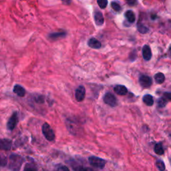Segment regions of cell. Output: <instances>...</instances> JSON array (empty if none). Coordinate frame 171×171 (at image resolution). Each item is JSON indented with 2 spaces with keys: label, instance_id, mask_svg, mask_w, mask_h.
I'll list each match as a JSON object with an SVG mask.
<instances>
[{
  "label": "cell",
  "instance_id": "obj_1",
  "mask_svg": "<svg viewBox=\"0 0 171 171\" xmlns=\"http://www.w3.org/2000/svg\"><path fill=\"white\" fill-rule=\"evenodd\" d=\"M23 163V158L18 154H12L9 157V169L12 171H19Z\"/></svg>",
  "mask_w": 171,
  "mask_h": 171
},
{
  "label": "cell",
  "instance_id": "obj_2",
  "mask_svg": "<svg viewBox=\"0 0 171 171\" xmlns=\"http://www.w3.org/2000/svg\"><path fill=\"white\" fill-rule=\"evenodd\" d=\"M42 133L44 136V137L46 138L48 141H53L54 140L56 136H55V133L54 130L51 128V127L48 123H44L42 126Z\"/></svg>",
  "mask_w": 171,
  "mask_h": 171
},
{
  "label": "cell",
  "instance_id": "obj_3",
  "mask_svg": "<svg viewBox=\"0 0 171 171\" xmlns=\"http://www.w3.org/2000/svg\"><path fill=\"white\" fill-rule=\"evenodd\" d=\"M88 161L92 167L98 168H103L106 165V161L102 159L97 157H90L88 158Z\"/></svg>",
  "mask_w": 171,
  "mask_h": 171
},
{
  "label": "cell",
  "instance_id": "obj_4",
  "mask_svg": "<svg viewBox=\"0 0 171 171\" xmlns=\"http://www.w3.org/2000/svg\"><path fill=\"white\" fill-rule=\"evenodd\" d=\"M104 102L111 107H115L117 105V99L112 94L108 92L104 96Z\"/></svg>",
  "mask_w": 171,
  "mask_h": 171
},
{
  "label": "cell",
  "instance_id": "obj_5",
  "mask_svg": "<svg viewBox=\"0 0 171 171\" xmlns=\"http://www.w3.org/2000/svg\"><path fill=\"white\" fill-rule=\"evenodd\" d=\"M18 122V115L17 112H13L12 115V117L9 119L8 124H7V128L9 130H13L15 127H16V125Z\"/></svg>",
  "mask_w": 171,
  "mask_h": 171
},
{
  "label": "cell",
  "instance_id": "obj_6",
  "mask_svg": "<svg viewBox=\"0 0 171 171\" xmlns=\"http://www.w3.org/2000/svg\"><path fill=\"white\" fill-rule=\"evenodd\" d=\"M139 83L142 88H147L151 86L153 84V80L150 77L146 76V75H142L139 78Z\"/></svg>",
  "mask_w": 171,
  "mask_h": 171
},
{
  "label": "cell",
  "instance_id": "obj_7",
  "mask_svg": "<svg viewBox=\"0 0 171 171\" xmlns=\"http://www.w3.org/2000/svg\"><path fill=\"white\" fill-rule=\"evenodd\" d=\"M86 96V89L83 86H80L76 90L75 97L78 102H82L84 100Z\"/></svg>",
  "mask_w": 171,
  "mask_h": 171
},
{
  "label": "cell",
  "instance_id": "obj_8",
  "mask_svg": "<svg viewBox=\"0 0 171 171\" xmlns=\"http://www.w3.org/2000/svg\"><path fill=\"white\" fill-rule=\"evenodd\" d=\"M94 18L96 24L98 26H102L104 22V19L102 13L99 11H95L94 13Z\"/></svg>",
  "mask_w": 171,
  "mask_h": 171
},
{
  "label": "cell",
  "instance_id": "obj_9",
  "mask_svg": "<svg viewBox=\"0 0 171 171\" xmlns=\"http://www.w3.org/2000/svg\"><path fill=\"white\" fill-rule=\"evenodd\" d=\"M12 142L9 139H0V150H9L12 148Z\"/></svg>",
  "mask_w": 171,
  "mask_h": 171
},
{
  "label": "cell",
  "instance_id": "obj_10",
  "mask_svg": "<svg viewBox=\"0 0 171 171\" xmlns=\"http://www.w3.org/2000/svg\"><path fill=\"white\" fill-rule=\"evenodd\" d=\"M142 56L146 61H148L152 58V52L148 45H145L142 48Z\"/></svg>",
  "mask_w": 171,
  "mask_h": 171
},
{
  "label": "cell",
  "instance_id": "obj_11",
  "mask_svg": "<svg viewBox=\"0 0 171 171\" xmlns=\"http://www.w3.org/2000/svg\"><path fill=\"white\" fill-rule=\"evenodd\" d=\"M88 45L89 47H90L91 48H93V49H99L102 46V44H101V43H100V42L98 41L97 39H96L94 38H90L88 40Z\"/></svg>",
  "mask_w": 171,
  "mask_h": 171
},
{
  "label": "cell",
  "instance_id": "obj_12",
  "mask_svg": "<svg viewBox=\"0 0 171 171\" xmlns=\"http://www.w3.org/2000/svg\"><path fill=\"white\" fill-rule=\"evenodd\" d=\"M114 90L116 94L120 96H124L128 93V90L124 86L122 85H117L114 88Z\"/></svg>",
  "mask_w": 171,
  "mask_h": 171
},
{
  "label": "cell",
  "instance_id": "obj_13",
  "mask_svg": "<svg viewBox=\"0 0 171 171\" xmlns=\"http://www.w3.org/2000/svg\"><path fill=\"white\" fill-rule=\"evenodd\" d=\"M13 92L19 97H23L26 95V90L20 85H16L13 90Z\"/></svg>",
  "mask_w": 171,
  "mask_h": 171
},
{
  "label": "cell",
  "instance_id": "obj_14",
  "mask_svg": "<svg viewBox=\"0 0 171 171\" xmlns=\"http://www.w3.org/2000/svg\"><path fill=\"white\" fill-rule=\"evenodd\" d=\"M125 17L130 23H134L135 22V14L131 10H128V11L126 12Z\"/></svg>",
  "mask_w": 171,
  "mask_h": 171
},
{
  "label": "cell",
  "instance_id": "obj_15",
  "mask_svg": "<svg viewBox=\"0 0 171 171\" xmlns=\"http://www.w3.org/2000/svg\"><path fill=\"white\" fill-rule=\"evenodd\" d=\"M142 100H143L144 103L146 105L148 106H153L154 104L153 97L151 95L147 94V95L144 96V97H143Z\"/></svg>",
  "mask_w": 171,
  "mask_h": 171
},
{
  "label": "cell",
  "instance_id": "obj_16",
  "mask_svg": "<svg viewBox=\"0 0 171 171\" xmlns=\"http://www.w3.org/2000/svg\"><path fill=\"white\" fill-rule=\"evenodd\" d=\"M66 36V34L65 32H56V33H53L50 34L49 35V38L51 39H58L60 38H62Z\"/></svg>",
  "mask_w": 171,
  "mask_h": 171
},
{
  "label": "cell",
  "instance_id": "obj_17",
  "mask_svg": "<svg viewBox=\"0 0 171 171\" xmlns=\"http://www.w3.org/2000/svg\"><path fill=\"white\" fill-rule=\"evenodd\" d=\"M154 80L155 82L158 84H161L164 82L165 77L163 73H157L154 75Z\"/></svg>",
  "mask_w": 171,
  "mask_h": 171
},
{
  "label": "cell",
  "instance_id": "obj_18",
  "mask_svg": "<svg viewBox=\"0 0 171 171\" xmlns=\"http://www.w3.org/2000/svg\"><path fill=\"white\" fill-rule=\"evenodd\" d=\"M154 150L155 153L158 155H163L164 154V148L161 143H158L154 146Z\"/></svg>",
  "mask_w": 171,
  "mask_h": 171
},
{
  "label": "cell",
  "instance_id": "obj_19",
  "mask_svg": "<svg viewBox=\"0 0 171 171\" xmlns=\"http://www.w3.org/2000/svg\"><path fill=\"white\" fill-rule=\"evenodd\" d=\"M156 166H157V167L158 168V169L160 171H164L165 170V164L164 163V162L161 160H157V162H156Z\"/></svg>",
  "mask_w": 171,
  "mask_h": 171
},
{
  "label": "cell",
  "instance_id": "obj_20",
  "mask_svg": "<svg viewBox=\"0 0 171 171\" xmlns=\"http://www.w3.org/2000/svg\"><path fill=\"white\" fill-rule=\"evenodd\" d=\"M23 171H37V168L34 165L28 163L25 165Z\"/></svg>",
  "mask_w": 171,
  "mask_h": 171
},
{
  "label": "cell",
  "instance_id": "obj_21",
  "mask_svg": "<svg viewBox=\"0 0 171 171\" xmlns=\"http://www.w3.org/2000/svg\"><path fill=\"white\" fill-rule=\"evenodd\" d=\"M138 31L140 33H142V34L147 33L148 32V30H149L148 28L144 26V25H142L141 23H138Z\"/></svg>",
  "mask_w": 171,
  "mask_h": 171
},
{
  "label": "cell",
  "instance_id": "obj_22",
  "mask_svg": "<svg viewBox=\"0 0 171 171\" xmlns=\"http://www.w3.org/2000/svg\"><path fill=\"white\" fill-rule=\"evenodd\" d=\"M111 7L115 12H120L122 9L121 6H120V4L116 2H112L111 3Z\"/></svg>",
  "mask_w": 171,
  "mask_h": 171
},
{
  "label": "cell",
  "instance_id": "obj_23",
  "mask_svg": "<svg viewBox=\"0 0 171 171\" xmlns=\"http://www.w3.org/2000/svg\"><path fill=\"white\" fill-rule=\"evenodd\" d=\"M167 104V100H166L165 98H164L163 97L161 98H160L158 100V106L160 108L164 107Z\"/></svg>",
  "mask_w": 171,
  "mask_h": 171
},
{
  "label": "cell",
  "instance_id": "obj_24",
  "mask_svg": "<svg viewBox=\"0 0 171 171\" xmlns=\"http://www.w3.org/2000/svg\"><path fill=\"white\" fill-rule=\"evenodd\" d=\"M97 3L99 7L101 9L106 8L108 5V1H106V0H98Z\"/></svg>",
  "mask_w": 171,
  "mask_h": 171
},
{
  "label": "cell",
  "instance_id": "obj_25",
  "mask_svg": "<svg viewBox=\"0 0 171 171\" xmlns=\"http://www.w3.org/2000/svg\"><path fill=\"white\" fill-rule=\"evenodd\" d=\"M8 163L6 158L3 156L0 155V167H5Z\"/></svg>",
  "mask_w": 171,
  "mask_h": 171
},
{
  "label": "cell",
  "instance_id": "obj_26",
  "mask_svg": "<svg viewBox=\"0 0 171 171\" xmlns=\"http://www.w3.org/2000/svg\"><path fill=\"white\" fill-rule=\"evenodd\" d=\"M56 171H70V170L67 167H66V166L62 165V166H60V167H59L57 168Z\"/></svg>",
  "mask_w": 171,
  "mask_h": 171
},
{
  "label": "cell",
  "instance_id": "obj_27",
  "mask_svg": "<svg viewBox=\"0 0 171 171\" xmlns=\"http://www.w3.org/2000/svg\"><path fill=\"white\" fill-rule=\"evenodd\" d=\"M163 98L167 100H171V92H166L163 94Z\"/></svg>",
  "mask_w": 171,
  "mask_h": 171
},
{
  "label": "cell",
  "instance_id": "obj_28",
  "mask_svg": "<svg viewBox=\"0 0 171 171\" xmlns=\"http://www.w3.org/2000/svg\"><path fill=\"white\" fill-rule=\"evenodd\" d=\"M79 171H95L94 169L91 168H89V167H83V168H81Z\"/></svg>",
  "mask_w": 171,
  "mask_h": 171
},
{
  "label": "cell",
  "instance_id": "obj_29",
  "mask_svg": "<svg viewBox=\"0 0 171 171\" xmlns=\"http://www.w3.org/2000/svg\"><path fill=\"white\" fill-rule=\"evenodd\" d=\"M168 55H169V56L171 58V46H170L169 49H168Z\"/></svg>",
  "mask_w": 171,
  "mask_h": 171
}]
</instances>
